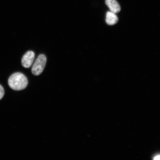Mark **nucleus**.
Returning <instances> with one entry per match:
<instances>
[{
	"label": "nucleus",
	"instance_id": "f257e3e1",
	"mask_svg": "<svg viewBox=\"0 0 160 160\" xmlns=\"http://www.w3.org/2000/svg\"><path fill=\"white\" fill-rule=\"evenodd\" d=\"M28 83L27 77L23 73H13L9 78L8 84L11 89L15 91H21L26 88Z\"/></svg>",
	"mask_w": 160,
	"mask_h": 160
},
{
	"label": "nucleus",
	"instance_id": "f03ea898",
	"mask_svg": "<svg viewBox=\"0 0 160 160\" xmlns=\"http://www.w3.org/2000/svg\"><path fill=\"white\" fill-rule=\"evenodd\" d=\"M47 58L44 55H40L38 57L32 68V73L35 76L39 75L42 72L44 69Z\"/></svg>",
	"mask_w": 160,
	"mask_h": 160
},
{
	"label": "nucleus",
	"instance_id": "7ed1b4c3",
	"mask_svg": "<svg viewBox=\"0 0 160 160\" xmlns=\"http://www.w3.org/2000/svg\"><path fill=\"white\" fill-rule=\"evenodd\" d=\"M35 53L31 51H28L23 55L22 60L23 67L28 68L32 64L35 59Z\"/></svg>",
	"mask_w": 160,
	"mask_h": 160
},
{
	"label": "nucleus",
	"instance_id": "20e7f679",
	"mask_svg": "<svg viewBox=\"0 0 160 160\" xmlns=\"http://www.w3.org/2000/svg\"><path fill=\"white\" fill-rule=\"evenodd\" d=\"M105 3L112 12L118 13L121 11V7L116 0H106Z\"/></svg>",
	"mask_w": 160,
	"mask_h": 160
},
{
	"label": "nucleus",
	"instance_id": "39448f33",
	"mask_svg": "<svg viewBox=\"0 0 160 160\" xmlns=\"http://www.w3.org/2000/svg\"><path fill=\"white\" fill-rule=\"evenodd\" d=\"M118 21V18L116 13L111 11L107 12L106 14V22L108 25H113Z\"/></svg>",
	"mask_w": 160,
	"mask_h": 160
},
{
	"label": "nucleus",
	"instance_id": "423d86ee",
	"mask_svg": "<svg viewBox=\"0 0 160 160\" xmlns=\"http://www.w3.org/2000/svg\"><path fill=\"white\" fill-rule=\"evenodd\" d=\"M4 94L5 91L1 85H0V100L2 98Z\"/></svg>",
	"mask_w": 160,
	"mask_h": 160
},
{
	"label": "nucleus",
	"instance_id": "0eeeda50",
	"mask_svg": "<svg viewBox=\"0 0 160 160\" xmlns=\"http://www.w3.org/2000/svg\"><path fill=\"white\" fill-rule=\"evenodd\" d=\"M154 160H160V155H157L155 156L153 158Z\"/></svg>",
	"mask_w": 160,
	"mask_h": 160
}]
</instances>
